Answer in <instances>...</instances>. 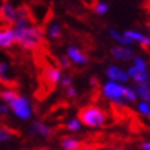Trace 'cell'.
<instances>
[{"label": "cell", "mask_w": 150, "mask_h": 150, "mask_svg": "<svg viewBox=\"0 0 150 150\" xmlns=\"http://www.w3.org/2000/svg\"><path fill=\"white\" fill-rule=\"evenodd\" d=\"M14 41L25 50H39L44 44V26L14 28Z\"/></svg>", "instance_id": "obj_1"}, {"label": "cell", "mask_w": 150, "mask_h": 150, "mask_svg": "<svg viewBox=\"0 0 150 150\" xmlns=\"http://www.w3.org/2000/svg\"><path fill=\"white\" fill-rule=\"evenodd\" d=\"M109 114L95 105H87L79 110V123L87 127H100L105 125Z\"/></svg>", "instance_id": "obj_2"}, {"label": "cell", "mask_w": 150, "mask_h": 150, "mask_svg": "<svg viewBox=\"0 0 150 150\" xmlns=\"http://www.w3.org/2000/svg\"><path fill=\"white\" fill-rule=\"evenodd\" d=\"M36 23V18L33 15L32 10L26 4L19 6L15 10V21H14V28H32Z\"/></svg>", "instance_id": "obj_3"}, {"label": "cell", "mask_w": 150, "mask_h": 150, "mask_svg": "<svg viewBox=\"0 0 150 150\" xmlns=\"http://www.w3.org/2000/svg\"><path fill=\"white\" fill-rule=\"evenodd\" d=\"M15 21V8L8 1H4L0 6V30H7L14 26Z\"/></svg>", "instance_id": "obj_4"}, {"label": "cell", "mask_w": 150, "mask_h": 150, "mask_svg": "<svg viewBox=\"0 0 150 150\" xmlns=\"http://www.w3.org/2000/svg\"><path fill=\"white\" fill-rule=\"evenodd\" d=\"M10 108L18 117L21 118H29L30 117V106L28 103V100L22 96H19L18 99H15L13 103H10Z\"/></svg>", "instance_id": "obj_5"}, {"label": "cell", "mask_w": 150, "mask_h": 150, "mask_svg": "<svg viewBox=\"0 0 150 150\" xmlns=\"http://www.w3.org/2000/svg\"><path fill=\"white\" fill-rule=\"evenodd\" d=\"M121 91H123V87L116 84V83H108L106 86L103 87V94L109 99H112L116 105H121L123 106L124 102L120 99V96H121Z\"/></svg>", "instance_id": "obj_6"}, {"label": "cell", "mask_w": 150, "mask_h": 150, "mask_svg": "<svg viewBox=\"0 0 150 150\" xmlns=\"http://www.w3.org/2000/svg\"><path fill=\"white\" fill-rule=\"evenodd\" d=\"M124 37L129 39L131 41H134V40L139 41L143 50H149V47H150V37H146V36H143L142 33L134 32V30H127V32L124 33Z\"/></svg>", "instance_id": "obj_7"}, {"label": "cell", "mask_w": 150, "mask_h": 150, "mask_svg": "<svg viewBox=\"0 0 150 150\" xmlns=\"http://www.w3.org/2000/svg\"><path fill=\"white\" fill-rule=\"evenodd\" d=\"M128 76H131L135 81H138L141 86H149L150 84V74L147 72H138L137 69L129 68L128 69Z\"/></svg>", "instance_id": "obj_8"}, {"label": "cell", "mask_w": 150, "mask_h": 150, "mask_svg": "<svg viewBox=\"0 0 150 150\" xmlns=\"http://www.w3.org/2000/svg\"><path fill=\"white\" fill-rule=\"evenodd\" d=\"M61 147L64 150H83L84 147V142H80L74 138L65 137L61 139Z\"/></svg>", "instance_id": "obj_9"}, {"label": "cell", "mask_w": 150, "mask_h": 150, "mask_svg": "<svg viewBox=\"0 0 150 150\" xmlns=\"http://www.w3.org/2000/svg\"><path fill=\"white\" fill-rule=\"evenodd\" d=\"M112 55L114 58L121 59V61H129V59L134 58V52L128 48H124V47H113L112 48Z\"/></svg>", "instance_id": "obj_10"}, {"label": "cell", "mask_w": 150, "mask_h": 150, "mask_svg": "<svg viewBox=\"0 0 150 150\" xmlns=\"http://www.w3.org/2000/svg\"><path fill=\"white\" fill-rule=\"evenodd\" d=\"M15 43L14 41V32L13 29H7V30H0V47L8 48Z\"/></svg>", "instance_id": "obj_11"}, {"label": "cell", "mask_w": 150, "mask_h": 150, "mask_svg": "<svg viewBox=\"0 0 150 150\" xmlns=\"http://www.w3.org/2000/svg\"><path fill=\"white\" fill-rule=\"evenodd\" d=\"M106 73H108V76H109L112 80H116V81H127L128 80L127 73L123 72L121 69L116 68V66H110Z\"/></svg>", "instance_id": "obj_12"}, {"label": "cell", "mask_w": 150, "mask_h": 150, "mask_svg": "<svg viewBox=\"0 0 150 150\" xmlns=\"http://www.w3.org/2000/svg\"><path fill=\"white\" fill-rule=\"evenodd\" d=\"M68 55L74 62H77V64H86L87 61H88L87 55L84 54V52H81L80 48H76V47H70L68 50Z\"/></svg>", "instance_id": "obj_13"}, {"label": "cell", "mask_w": 150, "mask_h": 150, "mask_svg": "<svg viewBox=\"0 0 150 150\" xmlns=\"http://www.w3.org/2000/svg\"><path fill=\"white\" fill-rule=\"evenodd\" d=\"M15 135H19V132L6 124H0V142L8 141L10 138L15 137Z\"/></svg>", "instance_id": "obj_14"}, {"label": "cell", "mask_w": 150, "mask_h": 150, "mask_svg": "<svg viewBox=\"0 0 150 150\" xmlns=\"http://www.w3.org/2000/svg\"><path fill=\"white\" fill-rule=\"evenodd\" d=\"M19 96L21 95L15 90H4V91L0 92V99H3L7 103H13L15 99H18Z\"/></svg>", "instance_id": "obj_15"}, {"label": "cell", "mask_w": 150, "mask_h": 150, "mask_svg": "<svg viewBox=\"0 0 150 150\" xmlns=\"http://www.w3.org/2000/svg\"><path fill=\"white\" fill-rule=\"evenodd\" d=\"M32 129L35 132H37V134H40V135L47 137V138L52 134V131H51L50 128L47 127V125H44L43 123H40V121H35V123L32 124Z\"/></svg>", "instance_id": "obj_16"}, {"label": "cell", "mask_w": 150, "mask_h": 150, "mask_svg": "<svg viewBox=\"0 0 150 150\" xmlns=\"http://www.w3.org/2000/svg\"><path fill=\"white\" fill-rule=\"evenodd\" d=\"M137 92L139 94L143 102H150V88L147 86H141V84H138L137 86Z\"/></svg>", "instance_id": "obj_17"}, {"label": "cell", "mask_w": 150, "mask_h": 150, "mask_svg": "<svg viewBox=\"0 0 150 150\" xmlns=\"http://www.w3.org/2000/svg\"><path fill=\"white\" fill-rule=\"evenodd\" d=\"M121 96H124V98L128 99V100H132V102H135V100H137V94H135L134 90H131V88H125V87H123Z\"/></svg>", "instance_id": "obj_18"}, {"label": "cell", "mask_w": 150, "mask_h": 150, "mask_svg": "<svg viewBox=\"0 0 150 150\" xmlns=\"http://www.w3.org/2000/svg\"><path fill=\"white\" fill-rule=\"evenodd\" d=\"M110 35L116 39L117 41H120L121 44H127V46H129V44H132L134 41H131L129 39H127V37H124V36H121V35H118L116 30H110Z\"/></svg>", "instance_id": "obj_19"}, {"label": "cell", "mask_w": 150, "mask_h": 150, "mask_svg": "<svg viewBox=\"0 0 150 150\" xmlns=\"http://www.w3.org/2000/svg\"><path fill=\"white\" fill-rule=\"evenodd\" d=\"M134 68L137 69L138 72H146V62L142 58H135V65Z\"/></svg>", "instance_id": "obj_20"}, {"label": "cell", "mask_w": 150, "mask_h": 150, "mask_svg": "<svg viewBox=\"0 0 150 150\" xmlns=\"http://www.w3.org/2000/svg\"><path fill=\"white\" fill-rule=\"evenodd\" d=\"M94 11H95L98 15H102L108 11V6L105 4V3H96L95 7H94Z\"/></svg>", "instance_id": "obj_21"}, {"label": "cell", "mask_w": 150, "mask_h": 150, "mask_svg": "<svg viewBox=\"0 0 150 150\" xmlns=\"http://www.w3.org/2000/svg\"><path fill=\"white\" fill-rule=\"evenodd\" d=\"M139 112L146 117H150V106L147 103H145V102L139 103Z\"/></svg>", "instance_id": "obj_22"}, {"label": "cell", "mask_w": 150, "mask_h": 150, "mask_svg": "<svg viewBox=\"0 0 150 150\" xmlns=\"http://www.w3.org/2000/svg\"><path fill=\"white\" fill-rule=\"evenodd\" d=\"M57 62H58L59 66H62V68H65V69L70 68V61H69L66 57H61L59 59H57Z\"/></svg>", "instance_id": "obj_23"}, {"label": "cell", "mask_w": 150, "mask_h": 150, "mask_svg": "<svg viewBox=\"0 0 150 150\" xmlns=\"http://www.w3.org/2000/svg\"><path fill=\"white\" fill-rule=\"evenodd\" d=\"M50 35H51V37H52V39H59V37H61V29H59V26L54 25V26L51 28Z\"/></svg>", "instance_id": "obj_24"}, {"label": "cell", "mask_w": 150, "mask_h": 150, "mask_svg": "<svg viewBox=\"0 0 150 150\" xmlns=\"http://www.w3.org/2000/svg\"><path fill=\"white\" fill-rule=\"evenodd\" d=\"M66 127H68V129H70V131H77L79 128H80V123H79V120H72Z\"/></svg>", "instance_id": "obj_25"}, {"label": "cell", "mask_w": 150, "mask_h": 150, "mask_svg": "<svg viewBox=\"0 0 150 150\" xmlns=\"http://www.w3.org/2000/svg\"><path fill=\"white\" fill-rule=\"evenodd\" d=\"M66 94H68V96H74L76 95V90L69 86V87H66Z\"/></svg>", "instance_id": "obj_26"}, {"label": "cell", "mask_w": 150, "mask_h": 150, "mask_svg": "<svg viewBox=\"0 0 150 150\" xmlns=\"http://www.w3.org/2000/svg\"><path fill=\"white\" fill-rule=\"evenodd\" d=\"M141 149L142 150H150V142H143L141 145Z\"/></svg>", "instance_id": "obj_27"}, {"label": "cell", "mask_w": 150, "mask_h": 150, "mask_svg": "<svg viewBox=\"0 0 150 150\" xmlns=\"http://www.w3.org/2000/svg\"><path fill=\"white\" fill-rule=\"evenodd\" d=\"M70 83H72V79H70V77H66V79H64L62 84H64V87H69V86H70Z\"/></svg>", "instance_id": "obj_28"}, {"label": "cell", "mask_w": 150, "mask_h": 150, "mask_svg": "<svg viewBox=\"0 0 150 150\" xmlns=\"http://www.w3.org/2000/svg\"><path fill=\"white\" fill-rule=\"evenodd\" d=\"M8 112V108L7 106H3V105H0V113H7Z\"/></svg>", "instance_id": "obj_29"}, {"label": "cell", "mask_w": 150, "mask_h": 150, "mask_svg": "<svg viewBox=\"0 0 150 150\" xmlns=\"http://www.w3.org/2000/svg\"><path fill=\"white\" fill-rule=\"evenodd\" d=\"M28 150H51L50 147H44V146H40V147H33V149H28Z\"/></svg>", "instance_id": "obj_30"}, {"label": "cell", "mask_w": 150, "mask_h": 150, "mask_svg": "<svg viewBox=\"0 0 150 150\" xmlns=\"http://www.w3.org/2000/svg\"><path fill=\"white\" fill-rule=\"evenodd\" d=\"M146 28L149 29V32H150V19H147V21H146Z\"/></svg>", "instance_id": "obj_31"}]
</instances>
